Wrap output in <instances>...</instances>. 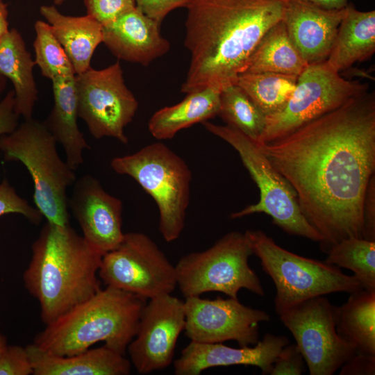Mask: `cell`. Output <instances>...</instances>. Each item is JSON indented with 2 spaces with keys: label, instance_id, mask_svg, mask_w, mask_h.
I'll return each instance as SVG.
<instances>
[{
  "label": "cell",
  "instance_id": "6da1fadb",
  "mask_svg": "<svg viewBox=\"0 0 375 375\" xmlns=\"http://www.w3.org/2000/svg\"><path fill=\"white\" fill-rule=\"evenodd\" d=\"M258 144L294 190L304 217L322 237L323 252L343 239L362 238L363 202L375 174L374 92Z\"/></svg>",
  "mask_w": 375,
  "mask_h": 375
},
{
  "label": "cell",
  "instance_id": "7a4b0ae2",
  "mask_svg": "<svg viewBox=\"0 0 375 375\" xmlns=\"http://www.w3.org/2000/svg\"><path fill=\"white\" fill-rule=\"evenodd\" d=\"M286 0H192L185 46L190 62L181 92L235 84L265 33L283 19Z\"/></svg>",
  "mask_w": 375,
  "mask_h": 375
},
{
  "label": "cell",
  "instance_id": "3957f363",
  "mask_svg": "<svg viewBox=\"0 0 375 375\" xmlns=\"http://www.w3.org/2000/svg\"><path fill=\"white\" fill-rule=\"evenodd\" d=\"M31 250L23 281L38 301L45 325L101 289L98 272L103 256L92 249L70 224L47 222Z\"/></svg>",
  "mask_w": 375,
  "mask_h": 375
},
{
  "label": "cell",
  "instance_id": "277c9868",
  "mask_svg": "<svg viewBox=\"0 0 375 375\" xmlns=\"http://www.w3.org/2000/svg\"><path fill=\"white\" fill-rule=\"evenodd\" d=\"M146 300L132 293L106 286L45 325L33 344L48 353L71 356L104 344L125 354L135 337Z\"/></svg>",
  "mask_w": 375,
  "mask_h": 375
},
{
  "label": "cell",
  "instance_id": "5b68a950",
  "mask_svg": "<svg viewBox=\"0 0 375 375\" xmlns=\"http://www.w3.org/2000/svg\"><path fill=\"white\" fill-rule=\"evenodd\" d=\"M57 141L44 122L24 119L10 133L0 137L5 161H18L30 174L35 207L47 222L69 224L67 188L76 180L75 170L63 160Z\"/></svg>",
  "mask_w": 375,
  "mask_h": 375
},
{
  "label": "cell",
  "instance_id": "8992f818",
  "mask_svg": "<svg viewBox=\"0 0 375 375\" xmlns=\"http://www.w3.org/2000/svg\"><path fill=\"white\" fill-rule=\"evenodd\" d=\"M245 233L253 254L275 285L278 315L310 298L338 292L351 294L362 289L353 275L344 274L335 265L288 251L262 231Z\"/></svg>",
  "mask_w": 375,
  "mask_h": 375
},
{
  "label": "cell",
  "instance_id": "52a82bcc",
  "mask_svg": "<svg viewBox=\"0 0 375 375\" xmlns=\"http://www.w3.org/2000/svg\"><path fill=\"white\" fill-rule=\"evenodd\" d=\"M110 166L116 173L133 178L153 198L162 238L168 242L177 240L185 226L192 178L183 159L163 143L156 142L112 158Z\"/></svg>",
  "mask_w": 375,
  "mask_h": 375
},
{
  "label": "cell",
  "instance_id": "ba28073f",
  "mask_svg": "<svg viewBox=\"0 0 375 375\" xmlns=\"http://www.w3.org/2000/svg\"><path fill=\"white\" fill-rule=\"evenodd\" d=\"M205 128L222 139L238 153L251 178L259 189V201L233 212L232 219L255 213L269 215L272 223L284 232L320 243L322 235L304 217L296 193L288 181L274 167L258 143L228 125L208 121L202 122Z\"/></svg>",
  "mask_w": 375,
  "mask_h": 375
},
{
  "label": "cell",
  "instance_id": "9c48e42d",
  "mask_svg": "<svg viewBox=\"0 0 375 375\" xmlns=\"http://www.w3.org/2000/svg\"><path fill=\"white\" fill-rule=\"evenodd\" d=\"M253 254L246 233L231 231L210 248L178 260L175 265L177 286L185 298L208 292L238 298L242 289L264 296L259 277L249 265Z\"/></svg>",
  "mask_w": 375,
  "mask_h": 375
},
{
  "label": "cell",
  "instance_id": "30bf717a",
  "mask_svg": "<svg viewBox=\"0 0 375 375\" xmlns=\"http://www.w3.org/2000/svg\"><path fill=\"white\" fill-rule=\"evenodd\" d=\"M366 91L367 84L345 79L326 61L308 65L298 76L285 106L266 117L265 131L258 143L280 139Z\"/></svg>",
  "mask_w": 375,
  "mask_h": 375
},
{
  "label": "cell",
  "instance_id": "8fae6325",
  "mask_svg": "<svg viewBox=\"0 0 375 375\" xmlns=\"http://www.w3.org/2000/svg\"><path fill=\"white\" fill-rule=\"evenodd\" d=\"M98 275L106 286L145 300L172 294L177 287L175 265L140 232L124 233L120 244L103 255Z\"/></svg>",
  "mask_w": 375,
  "mask_h": 375
},
{
  "label": "cell",
  "instance_id": "7c38bea8",
  "mask_svg": "<svg viewBox=\"0 0 375 375\" xmlns=\"http://www.w3.org/2000/svg\"><path fill=\"white\" fill-rule=\"evenodd\" d=\"M78 115L95 139L109 137L127 144L124 133L138 108L125 84L119 62L101 69L90 67L76 74Z\"/></svg>",
  "mask_w": 375,
  "mask_h": 375
},
{
  "label": "cell",
  "instance_id": "4fadbf2b",
  "mask_svg": "<svg viewBox=\"0 0 375 375\" xmlns=\"http://www.w3.org/2000/svg\"><path fill=\"white\" fill-rule=\"evenodd\" d=\"M293 335L310 375H332L355 349L338 334L336 306L318 296L278 314Z\"/></svg>",
  "mask_w": 375,
  "mask_h": 375
},
{
  "label": "cell",
  "instance_id": "5bb4252c",
  "mask_svg": "<svg viewBox=\"0 0 375 375\" xmlns=\"http://www.w3.org/2000/svg\"><path fill=\"white\" fill-rule=\"evenodd\" d=\"M185 333L190 341L219 343L235 341L240 347L253 346L259 340V324L270 316L262 310L242 304L238 298L215 299L200 296L184 301Z\"/></svg>",
  "mask_w": 375,
  "mask_h": 375
},
{
  "label": "cell",
  "instance_id": "9a60e30c",
  "mask_svg": "<svg viewBox=\"0 0 375 375\" xmlns=\"http://www.w3.org/2000/svg\"><path fill=\"white\" fill-rule=\"evenodd\" d=\"M185 325L184 301L167 294L144 306L136 334L126 351L138 373L148 374L168 367Z\"/></svg>",
  "mask_w": 375,
  "mask_h": 375
},
{
  "label": "cell",
  "instance_id": "2e32d148",
  "mask_svg": "<svg viewBox=\"0 0 375 375\" xmlns=\"http://www.w3.org/2000/svg\"><path fill=\"white\" fill-rule=\"evenodd\" d=\"M73 185L68 207L81 228L84 240L103 256L115 249L124 238L122 202L108 193L92 175H83Z\"/></svg>",
  "mask_w": 375,
  "mask_h": 375
},
{
  "label": "cell",
  "instance_id": "e0dca14e",
  "mask_svg": "<svg viewBox=\"0 0 375 375\" xmlns=\"http://www.w3.org/2000/svg\"><path fill=\"white\" fill-rule=\"evenodd\" d=\"M290 343L287 337L266 333L253 347L233 348L219 343L190 341L174 362L176 375H199L215 367L251 365L263 375L270 374L274 359L281 349Z\"/></svg>",
  "mask_w": 375,
  "mask_h": 375
},
{
  "label": "cell",
  "instance_id": "ac0fdd59",
  "mask_svg": "<svg viewBox=\"0 0 375 375\" xmlns=\"http://www.w3.org/2000/svg\"><path fill=\"white\" fill-rule=\"evenodd\" d=\"M160 26L135 7L103 27L102 42L119 60L147 66L170 49Z\"/></svg>",
  "mask_w": 375,
  "mask_h": 375
},
{
  "label": "cell",
  "instance_id": "d6986e66",
  "mask_svg": "<svg viewBox=\"0 0 375 375\" xmlns=\"http://www.w3.org/2000/svg\"><path fill=\"white\" fill-rule=\"evenodd\" d=\"M286 1L283 17L288 35L308 64L326 60L344 12Z\"/></svg>",
  "mask_w": 375,
  "mask_h": 375
},
{
  "label": "cell",
  "instance_id": "ffe728a7",
  "mask_svg": "<svg viewBox=\"0 0 375 375\" xmlns=\"http://www.w3.org/2000/svg\"><path fill=\"white\" fill-rule=\"evenodd\" d=\"M26 348L33 375H128L131 372V362L125 354L105 344L65 356L44 351L33 343Z\"/></svg>",
  "mask_w": 375,
  "mask_h": 375
},
{
  "label": "cell",
  "instance_id": "44dd1931",
  "mask_svg": "<svg viewBox=\"0 0 375 375\" xmlns=\"http://www.w3.org/2000/svg\"><path fill=\"white\" fill-rule=\"evenodd\" d=\"M75 76L53 80V105L44 124L62 147L65 160L76 170L83 162V152L90 147L78 128V97Z\"/></svg>",
  "mask_w": 375,
  "mask_h": 375
},
{
  "label": "cell",
  "instance_id": "7402d4cb",
  "mask_svg": "<svg viewBox=\"0 0 375 375\" xmlns=\"http://www.w3.org/2000/svg\"><path fill=\"white\" fill-rule=\"evenodd\" d=\"M40 12L64 49L76 74L90 69L94 52L103 42V26L87 14L65 15L54 5L40 6Z\"/></svg>",
  "mask_w": 375,
  "mask_h": 375
},
{
  "label": "cell",
  "instance_id": "603a6c76",
  "mask_svg": "<svg viewBox=\"0 0 375 375\" xmlns=\"http://www.w3.org/2000/svg\"><path fill=\"white\" fill-rule=\"evenodd\" d=\"M375 52V10L360 11L348 3L326 60L340 73Z\"/></svg>",
  "mask_w": 375,
  "mask_h": 375
},
{
  "label": "cell",
  "instance_id": "cb8c5ba5",
  "mask_svg": "<svg viewBox=\"0 0 375 375\" xmlns=\"http://www.w3.org/2000/svg\"><path fill=\"white\" fill-rule=\"evenodd\" d=\"M35 65L21 33L15 28L10 29L0 40V74L12 83L15 110L24 119L33 117L38 99Z\"/></svg>",
  "mask_w": 375,
  "mask_h": 375
},
{
  "label": "cell",
  "instance_id": "d4e9b609",
  "mask_svg": "<svg viewBox=\"0 0 375 375\" xmlns=\"http://www.w3.org/2000/svg\"><path fill=\"white\" fill-rule=\"evenodd\" d=\"M220 90L207 88L188 93L181 102L155 112L148 128L157 140H169L181 130L218 115Z\"/></svg>",
  "mask_w": 375,
  "mask_h": 375
},
{
  "label": "cell",
  "instance_id": "484cf974",
  "mask_svg": "<svg viewBox=\"0 0 375 375\" xmlns=\"http://www.w3.org/2000/svg\"><path fill=\"white\" fill-rule=\"evenodd\" d=\"M336 306V331L358 353L375 355V290L361 289Z\"/></svg>",
  "mask_w": 375,
  "mask_h": 375
},
{
  "label": "cell",
  "instance_id": "4316f807",
  "mask_svg": "<svg viewBox=\"0 0 375 375\" xmlns=\"http://www.w3.org/2000/svg\"><path fill=\"white\" fill-rule=\"evenodd\" d=\"M308 65L281 20L262 36L244 72H271L298 77Z\"/></svg>",
  "mask_w": 375,
  "mask_h": 375
},
{
  "label": "cell",
  "instance_id": "83f0119b",
  "mask_svg": "<svg viewBox=\"0 0 375 375\" xmlns=\"http://www.w3.org/2000/svg\"><path fill=\"white\" fill-rule=\"evenodd\" d=\"M297 76L271 72L240 74L235 81L267 117L279 112L290 98Z\"/></svg>",
  "mask_w": 375,
  "mask_h": 375
},
{
  "label": "cell",
  "instance_id": "f1b7e54d",
  "mask_svg": "<svg viewBox=\"0 0 375 375\" xmlns=\"http://www.w3.org/2000/svg\"><path fill=\"white\" fill-rule=\"evenodd\" d=\"M324 261L353 272L362 289L375 290V241L347 238L332 245Z\"/></svg>",
  "mask_w": 375,
  "mask_h": 375
},
{
  "label": "cell",
  "instance_id": "f546056e",
  "mask_svg": "<svg viewBox=\"0 0 375 375\" xmlns=\"http://www.w3.org/2000/svg\"><path fill=\"white\" fill-rule=\"evenodd\" d=\"M218 116L257 142L265 131L266 116L236 84L221 90Z\"/></svg>",
  "mask_w": 375,
  "mask_h": 375
},
{
  "label": "cell",
  "instance_id": "4dcf8cb0",
  "mask_svg": "<svg viewBox=\"0 0 375 375\" xmlns=\"http://www.w3.org/2000/svg\"><path fill=\"white\" fill-rule=\"evenodd\" d=\"M34 28V61L42 75L51 81L58 77L75 76L73 65L52 33L49 24L47 22L38 20Z\"/></svg>",
  "mask_w": 375,
  "mask_h": 375
},
{
  "label": "cell",
  "instance_id": "1f68e13d",
  "mask_svg": "<svg viewBox=\"0 0 375 375\" xmlns=\"http://www.w3.org/2000/svg\"><path fill=\"white\" fill-rule=\"evenodd\" d=\"M19 214L33 224H39L43 217L39 210L20 197L5 178L0 183V217Z\"/></svg>",
  "mask_w": 375,
  "mask_h": 375
},
{
  "label": "cell",
  "instance_id": "d6a6232c",
  "mask_svg": "<svg viewBox=\"0 0 375 375\" xmlns=\"http://www.w3.org/2000/svg\"><path fill=\"white\" fill-rule=\"evenodd\" d=\"M87 15L106 26L136 7L135 0H83Z\"/></svg>",
  "mask_w": 375,
  "mask_h": 375
},
{
  "label": "cell",
  "instance_id": "836d02e7",
  "mask_svg": "<svg viewBox=\"0 0 375 375\" xmlns=\"http://www.w3.org/2000/svg\"><path fill=\"white\" fill-rule=\"evenodd\" d=\"M32 363L26 347L7 344L0 355V375H33Z\"/></svg>",
  "mask_w": 375,
  "mask_h": 375
},
{
  "label": "cell",
  "instance_id": "e575fe53",
  "mask_svg": "<svg viewBox=\"0 0 375 375\" xmlns=\"http://www.w3.org/2000/svg\"><path fill=\"white\" fill-rule=\"evenodd\" d=\"M305 360L296 344H288L274 359L270 375H301L305 372Z\"/></svg>",
  "mask_w": 375,
  "mask_h": 375
},
{
  "label": "cell",
  "instance_id": "d590c367",
  "mask_svg": "<svg viewBox=\"0 0 375 375\" xmlns=\"http://www.w3.org/2000/svg\"><path fill=\"white\" fill-rule=\"evenodd\" d=\"M192 0H135L136 7L160 23L174 9L187 6Z\"/></svg>",
  "mask_w": 375,
  "mask_h": 375
},
{
  "label": "cell",
  "instance_id": "8d00e7d4",
  "mask_svg": "<svg viewBox=\"0 0 375 375\" xmlns=\"http://www.w3.org/2000/svg\"><path fill=\"white\" fill-rule=\"evenodd\" d=\"M362 238L375 241V174L369 181L363 202Z\"/></svg>",
  "mask_w": 375,
  "mask_h": 375
},
{
  "label": "cell",
  "instance_id": "74e56055",
  "mask_svg": "<svg viewBox=\"0 0 375 375\" xmlns=\"http://www.w3.org/2000/svg\"><path fill=\"white\" fill-rule=\"evenodd\" d=\"M15 110V93L9 90L0 100V137L12 133L19 124Z\"/></svg>",
  "mask_w": 375,
  "mask_h": 375
},
{
  "label": "cell",
  "instance_id": "f35d334b",
  "mask_svg": "<svg viewBox=\"0 0 375 375\" xmlns=\"http://www.w3.org/2000/svg\"><path fill=\"white\" fill-rule=\"evenodd\" d=\"M340 369V375H374L375 355L356 353Z\"/></svg>",
  "mask_w": 375,
  "mask_h": 375
},
{
  "label": "cell",
  "instance_id": "ab89813d",
  "mask_svg": "<svg viewBox=\"0 0 375 375\" xmlns=\"http://www.w3.org/2000/svg\"><path fill=\"white\" fill-rule=\"evenodd\" d=\"M299 1L327 10H340L345 8L349 0H286Z\"/></svg>",
  "mask_w": 375,
  "mask_h": 375
},
{
  "label": "cell",
  "instance_id": "60d3db41",
  "mask_svg": "<svg viewBox=\"0 0 375 375\" xmlns=\"http://www.w3.org/2000/svg\"><path fill=\"white\" fill-rule=\"evenodd\" d=\"M9 30L7 5L3 0H0V40Z\"/></svg>",
  "mask_w": 375,
  "mask_h": 375
},
{
  "label": "cell",
  "instance_id": "b9f144b4",
  "mask_svg": "<svg viewBox=\"0 0 375 375\" xmlns=\"http://www.w3.org/2000/svg\"><path fill=\"white\" fill-rule=\"evenodd\" d=\"M7 79L0 74V100L2 99L3 94L6 88Z\"/></svg>",
  "mask_w": 375,
  "mask_h": 375
},
{
  "label": "cell",
  "instance_id": "7bdbcfd3",
  "mask_svg": "<svg viewBox=\"0 0 375 375\" xmlns=\"http://www.w3.org/2000/svg\"><path fill=\"white\" fill-rule=\"evenodd\" d=\"M7 344L6 339L0 330V355Z\"/></svg>",
  "mask_w": 375,
  "mask_h": 375
},
{
  "label": "cell",
  "instance_id": "ee69618b",
  "mask_svg": "<svg viewBox=\"0 0 375 375\" xmlns=\"http://www.w3.org/2000/svg\"><path fill=\"white\" fill-rule=\"evenodd\" d=\"M66 0H53V2L55 5L59 6L64 3Z\"/></svg>",
  "mask_w": 375,
  "mask_h": 375
}]
</instances>
